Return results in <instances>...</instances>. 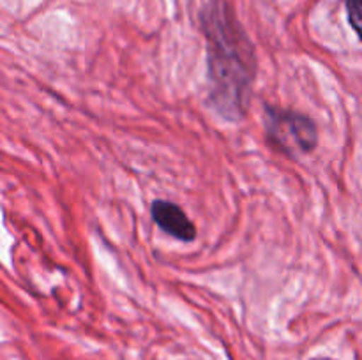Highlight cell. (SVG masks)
Here are the masks:
<instances>
[{
    "mask_svg": "<svg viewBox=\"0 0 362 360\" xmlns=\"http://www.w3.org/2000/svg\"><path fill=\"white\" fill-rule=\"evenodd\" d=\"M265 127H267L269 138L288 154L310 152L318 143L317 127L313 120L300 113L269 108Z\"/></svg>",
    "mask_w": 362,
    "mask_h": 360,
    "instance_id": "cell-2",
    "label": "cell"
},
{
    "mask_svg": "<svg viewBox=\"0 0 362 360\" xmlns=\"http://www.w3.org/2000/svg\"><path fill=\"white\" fill-rule=\"evenodd\" d=\"M152 219L158 222L161 229H165L168 235L175 236V239L182 240V242H191L197 236V228L193 222L187 219L182 208L179 205L172 203V201L156 200L152 203Z\"/></svg>",
    "mask_w": 362,
    "mask_h": 360,
    "instance_id": "cell-3",
    "label": "cell"
},
{
    "mask_svg": "<svg viewBox=\"0 0 362 360\" xmlns=\"http://www.w3.org/2000/svg\"><path fill=\"white\" fill-rule=\"evenodd\" d=\"M200 21L209 49L212 102L223 116L237 120L253 83V46L226 0H211L202 9Z\"/></svg>",
    "mask_w": 362,
    "mask_h": 360,
    "instance_id": "cell-1",
    "label": "cell"
},
{
    "mask_svg": "<svg viewBox=\"0 0 362 360\" xmlns=\"http://www.w3.org/2000/svg\"><path fill=\"white\" fill-rule=\"evenodd\" d=\"M361 0H345L346 13H349V21L356 34H361V21H362V6Z\"/></svg>",
    "mask_w": 362,
    "mask_h": 360,
    "instance_id": "cell-4",
    "label": "cell"
},
{
    "mask_svg": "<svg viewBox=\"0 0 362 360\" xmlns=\"http://www.w3.org/2000/svg\"><path fill=\"white\" fill-rule=\"evenodd\" d=\"M311 360H332V359H327V356H318V359H311Z\"/></svg>",
    "mask_w": 362,
    "mask_h": 360,
    "instance_id": "cell-5",
    "label": "cell"
}]
</instances>
